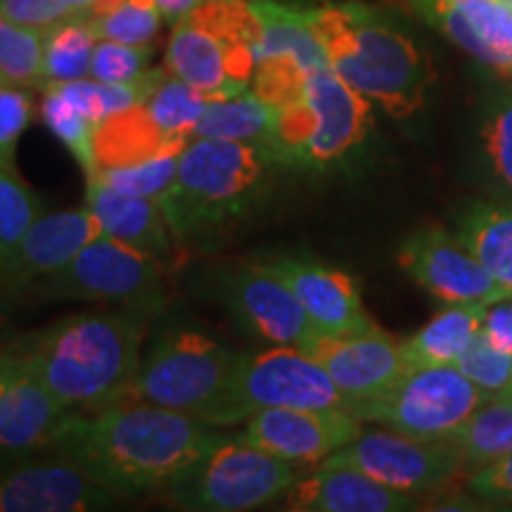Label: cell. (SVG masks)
Wrapping results in <instances>:
<instances>
[{
	"instance_id": "48",
	"label": "cell",
	"mask_w": 512,
	"mask_h": 512,
	"mask_svg": "<svg viewBox=\"0 0 512 512\" xmlns=\"http://www.w3.org/2000/svg\"><path fill=\"white\" fill-rule=\"evenodd\" d=\"M496 399H503V401H510V403H512V382L508 384V387H505V389H503V392H501V394H498V396H496Z\"/></svg>"
},
{
	"instance_id": "33",
	"label": "cell",
	"mask_w": 512,
	"mask_h": 512,
	"mask_svg": "<svg viewBox=\"0 0 512 512\" xmlns=\"http://www.w3.org/2000/svg\"><path fill=\"white\" fill-rule=\"evenodd\" d=\"M43 31L0 15V86L41 88Z\"/></svg>"
},
{
	"instance_id": "22",
	"label": "cell",
	"mask_w": 512,
	"mask_h": 512,
	"mask_svg": "<svg viewBox=\"0 0 512 512\" xmlns=\"http://www.w3.org/2000/svg\"><path fill=\"white\" fill-rule=\"evenodd\" d=\"M285 508L294 512H403L418 503L406 491L377 482L354 467L320 465L299 477L285 494Z\"/></svg>"
},
{
	"instance_id": "2",
	"label": "cell",
	"mask_w": 512,
	"mask_h": 512,
	"mask_svg": "<svg viewBox=\"0 0 512 512\" xmlns=\"http://www.w3.org/2000/svg\"><path fill=\"white\" fill-rule=\"evenodd\" d=\"M143 337L140 313H76L24 339L19 349L64 406L91 415L131 403Z\"/></svg>"
},
{
	"instance_id": "13",
	"label": "cell",
	"mask_w": 512,
	"mask_h": 512,
	"mask_svg": "<svg viewBox=\"0 0 512 512\" xmlns=\"http://www.w3.org/2000/svg\"><path fill=\"white\" fill-rule=\"evenodd\" d=\"M211 292L242 328L266 342L304 351L320 335L285 280L264 261L223 268L211 280Z\"/></svg>"
},
{
	"instance_id": "4",
	"label": "cell",
	"mask_w": 512,
	"mask_h": 512,
	"mask_svg": "<svg viewBox=\"0 0 512 512\" xmlns=\"http://www.w3.org/2000/svg\"><path fill=\"white\" fill-rule=\"evenodd\" d=\"M268 162L254 145L192 138L174 185L159 200L174 240L202 242L238 223L264 192Z\"/></svg>"
},
{
	"instance_id": "6",
	"label": "cell",
	"mask_w": 512,
	"mask_h": 512,
	"mask_svg": "<svg viewBox=\"0 0 512 512\" xmlns=\"http://www.w3.org/2000/svg\"><path fill=\"white\" fill-rule=\"evenodd\" d=\"M368 128L370 100L328 64L309 74L302 98L280 107L261 152L278 164L323 169L361 145Z\"/></svg>"
},
{
	"instance_id": "3",
	"label": "cell",
	"mask_w": 512,
	"mask_h": 512,
	"mask_svg": "<svg viewBox=\"0 0 512 512\" xmlns=\"http://www.w3.org/2000/svg\"><path fill=\"white\" fill-rule=\"evenodd\" d=\"M311 29L330 67L387 114L403 119L425 105L430 62L380 12L354 0L323 5L311 10Z\"/></svg>"
},
{
	"instance_id": "16",
	"label": "cell",
	"mask_w": 512,
	"mask_h": 512,
	"mask_svg": "<svg viewBox=\"0 0 512 512\" xmlns=\"http://www.w3.org/2000/svg\"><path fill=\"white\" fill-rule=\"evenodd\" d=\"M304 354L316 358L332 382L354 401L387 394L411 370L401 342L380 328L358 335H318Z\"/></svg>"
},
{
	"instance_id": "34",
	"label": "cell",
	"mask_w": 512,
	"mask_h": 512,
	"mask_svg": "<svg viewBox=\"0 0 512 512\" xmlns=\"http://www.w3.org/2000/svg\"><path fill=\"white\" fill-rule=\"evenodd\" d=\"M41 216L43 204L36 192L19 181L17 174L0 169V266Z\"/></svg>"
},
{
	"instance_id": "18",
	"label": "cell",
	"mask_w": 512,
	"mask_h": 512,
	"mask_svg": "<svg viewBox=\"0 0 512 512\" xmlns=\"http://www.w3.org/2000/svg\"><path fill=\"white\" fill-rule=\"evenodd\" d=\"M430 27L512 83V8L501 0H413Z\"/></svg>"
},
{
	"instance_id": "29",
	"label": "cell",
	"mask_w": 512,
	"mask_h": 512,
	"mask_svg": "<svg viewBox=\"0 0 512 512\" xmlns=\"http://www.w3.org/2000/svg\"><path fill=\"white\" fill-rule=\"evenodd\" d=\"M98 34L91 17H69L43 31L41 88L48 83H64L91 76V62Z\"/></svg>"
},
{
	"instance_id": "1",
	"label": "cell",
	"mask_w": 512,
	"mask_h": 512,
	"mask_svg": "<svg viewBox=\"0 0 512 512\" xmlns=\"http://www.w3.org/2000/svg\"><path fill=\"white\" fill-rule=\"evenodd\" d=\"M221 439L214 425L195 415L131 401L91 415L76 413L50 448L117 498H131L169 486Z\"/></svg>"
},
{
	"instance_id": "39",
	"label": "cell",
	"mask_w": 512,
	"mask_h": 512,
	"mask_svg": "<svg viewBox=\"0 0 512 512\" xmlns=\"http://www.w3.org/2000/svg\"><path fill=\"white\" fill-rule=\"evenodd\" d=\"M34 119L29 88L0 86V169L17 174V145Z\"/></svg>"
},
{
	"instance_id": "27",
	"label": "cell",
	"mask_w": 512,
	"mask_h": 512,
	"mask_svg": "<svg viewBox=\"0 0 512 512\" xmlns=\"http://www.w3.org/2000/svg\"><path fill=\"white\" fill-rule=\"evenodd\" d=\"M259 17L261 34L256 43V60L273 55H292L306 67H328L323 46L311 29V10L294 8L278 0H252Z\"/></svg>"
},
{
	"instance_id": "41",
	"label": "cell",
	"mask_w": 512,
	"mask_h": 512,
	"mask_svg": "<svg viewBox=\"0 0 512 512\" xmlns=\"http://www.w3.org/2000/svg\"><path fill=\"white\" fill-rule=\"evenodd\" d=\"M484 147L496 178L512 195V95L505 98L486 119Z\"/></svg>"
},
{
	"instance_id": "17",
	"label": "cell",
	"mask_w": 512,
	"mask_h": 512,
	"mask_svg": "<svg viewBox=\"0 0 512 512\" xmlns=\"http://www.w3.org/2000/svg\"><path fill=\"white\" fill-rule=\"evenodd\" d=\"M117 496L60 456L0 477V512H88L112 508Z\"/></svg>"
},
{
	"instance_id": "19",
	"label": "cell",
	"mask_w": 512,
	"mask_h": 512,
	"mask_svg": "<svg viewBox=\"0 0 512 512\" xmlns=\"http://www.w3.org/2000/svg\"><path fill=\"white\" fill-rule=\"evenodd\" d=\"M264 264L285 280L320 335H358L377 328L344 271L292 256H273Z\"/></svg>"
},
{
	"instance_id": "10",
	"label": "cell",
	"mask_w": 512,
	"mask_h": 512,
	"mask_svg": "<svg viewBox=\"0 0 512 512\" xmlns=\"http://www.w3.org/2000/svg\"><path fill=\"white\" fill-rule=\"evenodd\" d=\"M48 299L112 302L150 316L164 306V280L157 261L102 233L60 271L34 285Z\"/></svg>"
},
{
	"instance_id": "40",
	"label": "cell",
	"mask_w": 512,
	"mask_h": 512,
	"mask_svg": "<svg viewBox=\"0 0 512 512\" xmlns=\"http://www.w3.org/2000/svg\"><path fill=\"white\" fill-rule=\"evenodd\" d=\"M152 60L150 46H128V43L100 38L91 62V79L107 83H128L147 72Z\"/></svg>"
},
{
	"instance_id": "14",
	"label": "cell",
	"mask_w": 512,
	"mask_h": 512,
	"mask_svg": "<svg viewBox=\"0 0 512 512\" xmlns=\"http://www.w3.org/2000/svg\"><path fill=\"white\" fill-rule=\"evenodd\" d=\"M399 264L422 290L444 304H496L503 292L458 233L427 226L399 249Z\"/></svg>"
},
{
	"instance_id": "25",
	"label": "cell",
	"mask_w": 512,
	"mask_h": 512,
	"mask_svg": "<svg viewBox=\"0 0 512 512\" xmlns=\"http://www.w3.org/2000/svg\"><path fill=\"white\" fill-rule=\"evenodd\" d=\"M486 309V304H448V309L437 313L425 328L401 342L408 368L456 366L482 332Z\"/></svg>"
},
{
	"instance_id": "5",
	"label": "cell",
	"mask_w": 512,
	"mask_h": 512,
	"mask_svg": "<svg viewBox=\"0 0 512 512\" xmlns=\"http://www.w3.org/2000/svg\"><path fill=\"white\" fill-rule=\"evenodd\" d=\"M259 34L252 0H204L174 24L166 69L207 100L235 98L252 88Z\"/></svg>"
},
{
	"instance_id": "32",
	"label": "cell",
	"mask_w": 512,
	"mask_h": 512,
	"mask_svg": "<svg viewBox=\"0 0 512 512\" xmlns=\"http://www.w3.org/2000/svg\"><path fill=\"white\" fill-rule=\"evenodd\" d=\"M41 117L43 124L50 128V133L72 152L81 169L86 171V178L95 174V124L83 114L79 107L72 105L55 86H43Z\"/></svg>"
},
{
	"instance_id": "8",
	"label": "cell",
	"mask_w": 512,
	"mask_h": 512,
	"mask_svg": "<svg viewBox=\"0 0 512 512\" xmlns=\"http://www.w3.org/2000/svg\"><path fill=\"white\" fill-rule=\"evenodd\" d=\"M299 465L247 441L223 437L171 479V501L195 512H240L285 496Z\"/></svg>"
},
{
	"instance_id": "44",
	"label": "cell",
	"mask_w": 512,
	"mask_h": 512,
	"mask_svg": "<svg viewBox=\"0 0 512 512\" xmlns=\"http://www.w3.org/2000/svg\"><path fill=\"white\" fill-rule=\"evenodd\" d=\"M482 335L494 344L496 349L512 356V299H501L491 304L484 313Z\"/></svg>"
},
{
	"instance_id": "37",
	"label": "cell",
	"mask_w": 512,
	"mask_h": 512,
	"mask_svg": "<svg viewBox=\"0 0 512 512\" xmlns=\"http://www.w3.org/2000/svg\"><path fill=\"white\" fill-rule=\"evenodd\" d=\"M309 74L311 69L292 55L264 57V60H256L252 93L280 110L302 98Z\"/></svg>"
},
{
	"instance_id": "31",
	"label": "cell",
	"mask_w": 512,
	"mask_h": 512,
	"mask_svg": "<svg viewBox=\"0 0 512 512\" xmlns=\"http://www.w3.org/2000/svg\"><path fill=\"white\" fill-rule=\"evenodd\" d=\"M143 102L152 119L164 128L166 136L174 140H192V131L209 105V100L200 91L169 74V69Z\"/></svg>"
},
{
	"instance_id": "35",
	"label": "cell",
	"mask_w": 512,
	"mask_h": 512,
	"mask_svg": "<svg viewBox=\"0 0 512 512\" xmlns=\"http://www.w3.org/2000/svg\"><path fill=\"white\" fill-rule=\"evenodd\" d=\"M95 34L105 41L128 43V46H150L162 24L155 0H119L110 10L91 19Z\"/></svg>"
},
{
	"instance_id": "24",
	"label": "cell",
	"mask_w": 512,
	"mask_h": 512,
	"mask_svg": "<svg viewBox=\"0 0 512 512\" xmlns=\"http://www.w3.org/2000/svg\"><path fill=\"white\" fill-rule=\"evenodd\" d=\"M190 140H174L152 119L145 102L114 112L95 126V171L150 162L166 152H183Z\"/></svg>"
},
{
	"instance_id": "38",
	"label": "cell",
	"mask_w": 512,
	"mask_h": 512,
	"mask_svg": "<svg viewBox=\"0 0 512 512\" xmlns=\"http://www.w3.org/2000/svg\"><path fill=\"white\" fill-rule=\"evenodd\" d=\"M456 368L491 396H498L512 382V356L496 349L482 332L460 356Z\"/></svg>"
},
{
	"instance_id": "28",
	"label": "cell",
	"mask_w": 512,
	"mask_h": 512,
	"mask_svg": "<svg viewBox=\"0 0 512 512\" xmlns=\"http://www.w3.org/2000/svg\"><path fill=\"white\" fill-rule=\"evenodd\" d=\"M278 117V110L247 91L228 100H209L202 119L197 121L192 138H214L233 140V143H247L264 147L266 138Z\"/></svg>"
},
{
	"instance_id": "45",
	"label": "cell",
	"mask_w": 512,
	"mask_h": 512,
	"mask_svg": "<svg viewBox=\"0 0 512 512\" xmlns=\"http://www.w3.org/2000/svg\"><path fill=\"white\" fill-rule=\"evenodd\" d=\"M159 12L169 24L181 22L183 17H188L192 10L200 8L204 0H155Z\"/></svg>"
},
{
	"instance_id": "7",
	"label": "cell",
	"mask_w": 512,
	"mask_h": 512,
	"mask_svg": "<svg viewBox=\"0 0 512 512\" xmlns=\"http://www.w3.org/2000/svg\"><path fill=\"white\" fill-rule=\"evenodd\" d=\"M354 406L356 401L332 382L316 358L297 347L275 344L261 354H240L228 387L204 422L233 427L264 408H339L351 413Z\"/></svg>"
},
{
	"instance_id": "21",
	"label": "cell",
	"mask_w": 512,
	"mask_h": 512,
	"mask_svg": "<svg viewBox=\"0 0 512 512\" xmlns=\"http://www.w3.org/2000/svg\"><path fill=\"white\" fill-rule=\"evenodd\" d=\"M15 351L17 363L0 389V448L34 451L53 446L76 413L50 392L19 344Z\"/></svg>"
},
{
	"instance_id": "20",
	"label": "cell",
	"mask_w": 512,
	"mask_h": 512,
	"mask_svg": "<svg viewBox=\"0 0 512 512\" xmlns=\"http://www.w3.org/2000/svg\"><path fill=\"white\" fill-rule=\"evenodd\" d=\"M100 235V221L88 207L43 214L0 266V283L12 292L29 290L38 280L67 266Z\"/></svg>"
},
{
	"instance_id": "36",
	"label": "cell",
	"mask_w": 512,
	"mask_h": 512,
	"mask_svg": "<svg viewBox=\"0 0 512 512\" xmlns=\"http://www.w3.org/2000/svg\"><path fill=\"white\" fill-rule=\"evenodd\" d=\"M178 159L181 152H166L150 162L136 164V166H121V169H98L93 176L100 178L110 188L126 192L133 197H147V200H162L171 185L176 181L178 174Z\"/></svg>"
},
{
	"instance_id": "15",
	"label": "cell",
	"mask_w": 512,
	"mask_h": 512,
	"mask_svg": "<svg viewBox=\"0 0 512 512\" xmlns=\"http://www.w3.org/2000/svg\"><path fill=\"white\" fill-rule=\"evenodd\" d=\"M361 418L339 408H264L249 415L240 439L297 465H311L361 437Z\"/></svg>"
},
{
	"instance_id": "26",
	"label": "cell",
	"mask_w": 512,
	"mask_h": 512,
	"mask_svg": "<svg viewBox=\"0 0 512 512\" xmlns=\"http://www.w3.org/2000/svg\"><path fill=\"white\" fill-rule=\"evenodd\" d=\"M458 238L512 299V204L477 202L460 219Z\"/></svg>"
},
{
	"instance_id": "30",
	"label": "cell",
	"mask_w": 512,
	"mask_h": 512,
	"mask_svg": "<svg viewBox=\"0 0 512 512\" xmlns=\"http://www.w3.org/2000/svg\"><path fill=\"white\" fill-rule=\"evenodd\" d=\"M463 453L465 472H475L512 453V403L491 396L448 437Z\"/></svg>"
},
{
	"instance_id": "9",
	"label": "cell",
	"mask_w": 512,
	"mask_h": 512,
	"mask_svg": "<svg viewBox=\"0 0 512 512\" xmlns=\"http://www.w3.org/2000/svg\"><path fill=\"white\" fill-rule=\"evenodd\" d=\"M240 354L207 332L166 330L140 363L131 401L181 411L204 420L228 387Z\"/></svg>"
},
{
	"instance_id": "11",
	"label": "cell",
	"mask_w": 512,
	"mask_h": 512,
	"mask_svg": "<svg viewBox=\"0 0 512 512\" xmlns=\"http://www.w3.org/2000/svg\"><path fill=\"white\" fill-rule=\"evenodd\" d=\"M484 389L456 366L411 368L396 387L377 399L356 401L363 422H377L415 439H448L486 401Z\"/></svg>"
},
{
	"instance_id": "47",
	"label": "cell",
	"mask_w": 512,
	"mask_h": 512,
	"mask_svg": "<svg viewBox=\"0 0 512 512\" xmlns=\"http://www.w3.org/2000/svg\"><path fill=\"white\" fill-rule=\"evenodd\" d=\"M15 363H17L15 347L0 351V389H3L5 382H8V377L12 373V368H15Z\"/></svg>"
},
{
	"instance_id": "42",
	"label": "cell",
	"mask_w": 512,
	"mask_h": 512,
	"mask_svg": "<svg viewBox=\"0 0 512 512\" xmlns=\"http://www.w3.org/2000/svg\"><path fill=\"white\" fill-rule=\"evenodd\" d=\"M0 15L38 31H46L64 19L76 17L67 0H0Z\"/></svg>"
},
{
	"instance_id": "43",
	"label": "cell",
	"mask_w": 512,
	"mask_h": 512,
	"mask_svg": "<svg viewBox=\"0 0 512 512\" xmlns=\"http://www.w3.org/2000/svg\"><path fill=\"white\" fill-rule=\"evenodd\" d=\"M472 494L486 501L512 503V453L470 472Z\"/></svg>"
},
{
	"instance_id": "23",
	"label": "cell",
	"mask_w": 512,
	"mask_h": 512,
	"mask_svg": "<svg viewBox=\"0 0 512 512\" xmlns=\"http://www.w3.org/2000/svg\"><path fill=\"white\" fill-rule=\"evenodd\" d=\"M86 207L100 221L102 233L110 238L152 256L155 261L171 254L174 235L157 200L126 195L102 183L100 178H88Z\"/></svg>"
},
{
	"instance_id": "46",
	"label": "cell",
	"mask_w": 512,
	"mask_h": 512,
	"mask_svg": "<svg viewBox=\"0 0 512 512\" xmlns=\"http://www.w3.org/2000/svg\"><path fill=\"white\" fill-rule=\"evenodd\" d=\"M69 8L74 10V15H83V17H98L102 12H107L112 5H117L119 0H67Z\"/></svg>"
},
{
	"instance_id": "12",
	"label": "cell",
	"mask_w": 512,
	"mask_h": 512,
	"mask_svg": "<svg viewBox=\"0 0 512 512\" xmlns=\"http://www.w3.org/2000/svg\"><path fill=\"white\" fill-rule=\"evenodd\" d=\"M323 465L354 467L406 494L441 489L465 475L463 453L451 439H415L394 430L361 432Z\"/></svg>"
}]
</instances>
